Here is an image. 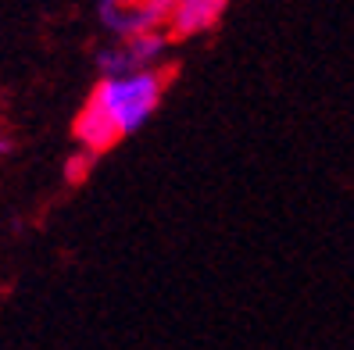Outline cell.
I'll list each match as a JSON object with an SVG mask.
<instances>
[{"label": "cell", "instance_id": "1", "mask_svg": "<svg viewBox=\"0 0 354 350\" xmlns=\"http://www.w3.org/2000/svg\"><path fill=\"white\" fill-rule=\"evenodd\" d=\"M165 86H169V68L100 75L72 121V136L79 150L97 157L118 147L122 139L136 136L161 108Z\"/></svg>", "mask_w": 354, "mask_h": 350}, {"label": "cell", "instance_id": "2", "mask_svg": "<svg viewBox=\"0 0 354 350\" xmlns=\"http://www.w3.org/2000/svg\"><path fill=\"white\" fill-rule=\"evenodd\" d=\"M169 50H172V39L161 29L140 32V36H129V39H108V43L97 50V68H100V75L169 68Z\"/></svg>", "mask_w": 354, "mask_h": 350}, {"label": "cell", "instance_id": "3", "mask_svg": "<svg viewBox=\"0 0 354 350\" xmlns=\"http://www.w3.org/2000/svg\"><path fill=\"white\" fill-rule=\"evenodd\" d=\"M161 32L172 39H194L218 26L229 0H151Z\"/></svg>", "mask_w": 354, "mask_h": 350}, {"label": "cell", "instance_id": "4", "mask_svg": "<svg viewBox=\"0 0 354 350\" xmlns=\"http://www.w3.org/2000/svg\"><path fill=\"white\" fill-rule=\"evenodd\" d=\"M97 22L108 32V39H129L161 29L151 0H97Z\"/></svg>", "mask_w": 354, "mask_h": 350}]
</instances>
